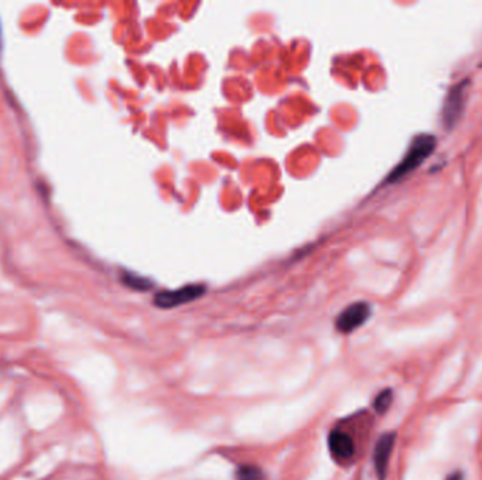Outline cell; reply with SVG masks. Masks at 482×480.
<instances>
[{
	"label": "cell",
	"mask_w": 482,
	"mask_h": 480,
	"mask_svg": "<svg viewBox=\"0 0 482 480\" xmlns=\"http://www.w3.org/2000/svg\"><path fill=\"white\" fill-rule=\"evenodd\" d=\"M327 444H329V450L333 458L337 461H347L356 453V445H354L353 438L347 433L340 431V430H333L329 434Z\"/></svg>",
	"instance_id": "obj_6"
},
{
	"label": "cell",
	"mask_w": 482,
	"mask_h": 480,
	"mask_svg": "<svg viewBox=\"0 0 482 480\" xmlns=\"http://www.w3.org/2000/svg\"><path fill=\"white\" fill-rule=\"evenodd\" d=\"M394 400V393L391 389H385L378 393V396L374 400V409L378 414H384L392 405Z\"/></svg>",
	"instance_id": "obj_8"
},
{
	"label": "cell",
	"mask_w": 482,
	"mask_h": 480,
	"mask_svg": "<svg viewBox=\"0 0 482 480\" xmlns=\"http://www.w3.org/2000/svg\"><path fill=\"white\" fill-rule=\"evenodd\" d=\"M466 85H467V82H463V83H459L457 86L452 87V90L449 92V94L446 97L445 107H443V121H445V125L447 128L453 127L463 114L466 100H467Z\"/></svg>",
	"instance_id": "obj_4"
},
{
	"label": "cell",
	"mask_w": 482,
	"mask_h": 480,
	"mask_svg": "<svg viewBox=\"0 0 482 480\" xmlns=\"http://www.w3.org/2000/svg\"><path fill=\"white\" fill-rule=\"evenodd\" d=\"M395 438L397 436L394 433H387L382 437H380V440L375 444L373 460H374L375 474L380 480H384L387 476L390 460L395 447Z\"/></svg>",
	"instance_id": "obj_5"
},
{
	"label": "cell",
	"mask_w": 482,
	"mask_h": 480,
	"mask_svg": "<svg viewBox=\"0 0 482 480\" xmlns=\"http://www.w3.org/2000/svg\"><path fill=\"white\" fill-rule=\"evenodd\" d=\"M371 316V307L366 302H357L346 307L336 320V328L342 334H350L360 328Z\"/></svg>",
	"instance_id": "obj_3"
},
{
	"label": "cell",
	"mask_w": 482,
	"mask_h": 480,
	"mask_svg": "<svg viewBox=\"0 0 482 480\" xmlns=\"http://www.w3.org/2000/svg\"><path fill=\"white\" fill-rule=\"evenodd\" d=\"M121 281L124 285H127L128 288L134 290H148L152 286V283L148 279H144L138 275H133L130 272H124L121 275Z\"/></svg>",
	"instance_id": "obj_7"
},
{
	"label": "cell",
	"mask_w": 482,
	"mask_h": 480,
	"mask_svg": "<svg viewBox=\"0 0 482 480\" xmlns=\"http://www.w3.org/2000/svg\"><path fill=\"white\" fill-rule=\"evenodd\" d=\"M237 480H264V474L260 468L253 465H241L236 472Z\"/></svg>",
	"instance_id": "obj_9"
},
{
	"label": "cell",
	"mask_w": 482,
	"mask_h": 480,
	"mask_svg": "<svg viewBox=\"0 0 482 480\" xmlns=\"http://www.w3.org/2000/svg\"><path fill=\"white\" fill-rule=\"evenodd\" d=\"M206 293L203 285H186L175 290H164L155 295L154 304L159 309H172L186 303H191Z\"/></svg>",
	"instance_id": "obj_2"
},
{
	"label": "cell",
	"mask_w": 482,
	"mask_h": 480,
	"mask_svg": "<svg viewBox=\"0 0 482 480\" xmlns=\"http://www.w3.org/2000/svg\"><path fill=\"white\" fill-rule=\"evenodd\" d=\"M446 480H463V475L460 472H454V474L449 475Z\"/></svg>",
	"instance_id": "obj_10"
},
{
	"label": "cell",
	"mask_w": 482,
	"mask_h": 480,
	"mask_svg": "<svg viewBox=\"0 0 482 480\" xmlns=\"http://www.w3.org/2000/svg\"><path fill=\"white\" fill-rule=\"evenodd\" d=\"M436 148V138L432 134H422L414 138L412 144L409 145L404 159L395 166V169L387 178L388 183L398 182L418 166H421L425 159L435 151Z\"/></svg>",
	"instance_id": "obj_1"
}]
</instances>
